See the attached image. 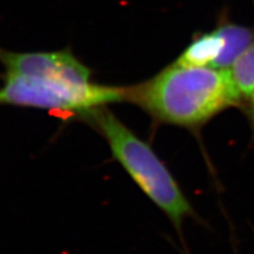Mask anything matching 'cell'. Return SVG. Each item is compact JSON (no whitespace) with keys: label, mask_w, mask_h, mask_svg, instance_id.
I'll return each mask as SVG.
<instances>
[{"label":"cell","mask_w":254,"mask_h":254,"mask_svg":"<svg viewBox=\"0 0 254 254\" xmlns=\"http://www.w3.org/2000/svg\"><path fill=\"white\" fill-rule=\"evenodd\" d=\"M5 73L49 76L78 83L91 82V71L69 50L53 52H12L0 48Z\"/></svg>","instance_id":"cell-4"},{"label":"cell","mask_w":254,"mask_h":254,"mask_svg":"<svg viewBox=\"0 0 254 254\" xmlns=\"http://www.w3.org/2000/svg\"><path fill=\"white\" fill-rule=\"evenodd\" d=\"M241 106L254 101V44L228 69Z\"/></svg>","instance_id":"cell-7"},{"label":"cell","mask_w":254,"mask_h":254,"mask_svg":"<svg viewBox=\"0 0 254 254\" xmlns=\"http://www.w3.org/2000/svg\"><path fill=\"white\" fill-rule=\"evenodd\" d=\"M253 3H254V0H253ZM243 109L245 110V114L248 118L249 123L251 125V128H252L253 133H254V101L248 103L247 105H245L243 107Z\"/></svg>","instance_id":"cell-8"},{"label":"cell","mask_w":254,"mask_h":254,"mask_svg":"<svg viewBox=\"0 0 254 254\" xmlns=\"http://www.w3.org/2000/svg\"><path fill=\"white\" fill-rule=\"evenodd\" d=\"M132 103L158 124L196 130L241 100L228 70L185 66L174 62L146 81L126 87Z\"/></svg>","instance_id":"cell-1"},{"label":"cell","mask_w":254,"mask_h":254,"mask_svg":"<svg viewBox=\"0 0 254 254\" xmlns=\"http://www.w3.org/2000/svg\"><path fill=\"white\" fill-rule=\"evenodd\" d=\"M126 87L5 73L0 105L31 107L82 117L92 109L125 102Z\"/></svg>","instance_id":"cell-3"},{"label":"cell","mask_w":254,"mask_h":254,"mask_svg":"<svg viewBox=\"0 0 254 254\" xmlns=\"http://www.w3.org/2000/svg\"><path fill=\"white\" fill-rule=\"evenodd\" d=\"M224 39V49L213 68L228 70L254 44V30L221 19L216 27Z\"/></svg>","instance_id":"cell-5"},{"label":"cell","mask_w":254,"mask_h":254,"mask_svg":"<svg viewBox=\"0 0 254 254\" xmlns=\"http://www.w3.org/2000/svg\"><path fill=\"white\" fill-rule=\"evenodd\" d=\"M224 49V39L217 29L194 36L186 49L175 61L180 65L213 67Z\"/></svg>","instance_id":"cell-6"},{"label":"cell","mask_w":254,"mask_h":254,"mask_svg":"<svg viewBox=\"0 0 254 254\" xmlns=\"http://www.w3.org/2000/svg\"><path fill=\"white\" fill-rule=\"evenodd\" d=\"M79 118L99 131L115 160L142 193L165 214L176 231L181 233L184 221L193 217L195 212L154 148L119 120L107 106L92 109Z\"/></svg>","instance_id":"cell-2"}]
</instances>
